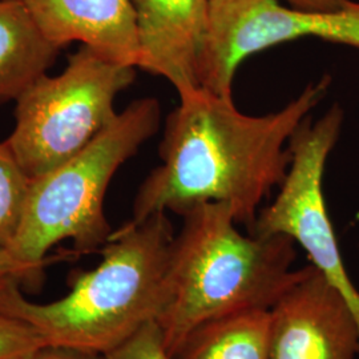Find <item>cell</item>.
Returning <instances> with one entry per match:
<instances>
[{
	"mask_svg": "<svg viewBox=\"0 0 359 359\" xmlns=\"http://www.w3.org/2000/svg\"><path fill=\"white\" fill-rule=\"evenodd\" d=\"M330 86L332 77L325 75L283 109L264 116L245 115L233 97L205 90L180 97L165 121L161 165L139 188L130 221L168 210L182 216L198 204L225 203L236 222L250 229L258 206L286 179L293 133Z\"/></svg>",
	"mask_w": 359,
	"mask_h": 359,
	"instance_id": "1",
	"label": "cell"
},
{
	"mask_svg": "<svg viewBox=\"0 0 359 359\" xmlns=\"http://www.w3.org/2000/svg\"><path fill=\"white\" fill-rule=\"evenodd\" d=\"M181 217L156 318L172 358L205 322L250 309L270 310L309 269H290L297 257L290 237L240 233L229 204H198Z\"/></svg>",
	"mask_w": 359,
	"mask_h": 359,
	"instance_id": "2",
	"label": "cell"
},
{
	"mask_svg": "<svg viewBox=\"0 0 359 359\" xmlns=\"http://www.w3.org/2000/svg\"><path fill=\"white\" fill-rule=\"evenodd\" d=\"M173 238L167 212L129 221L99 250L103 259L96 269L74 273L65 297L35 304L8 280L0 283V313L31 326L47 345L107 354L156 321Z\"/></svg>",
	"mask_w": 359,
	"mask_h": 359,
	"instance_id": "3",
	"label": "cell"
},
{
	"mask_svg": "<svg viewBox=\"0 0 359 359\" xmlns=\"http://www.w3.org/2000/svg\"><path fill=\"white\" fill-rule=\"evenodd\" d=\"M160 121L157 99L135 100L83 151L31 180L23 219L8 248L13 256L43 270L57 259L48 250L65 240L74 241L76 255L100 250L114 233L104 213L108 185Z\"/></svg>",
	"mask_w": 359,
	"mask_h": 359,
	"instance_id": "4",
	"label": "cell"
},
{
	"mask_svg": "<svg viewBox=\"0 0 359 359\" xmlns=\"http://www.w3.org/2000/svg\"><path fill=\"white\" fill-rule=\"evenodd\" d=\"M136 68L87 46L57 76L35 80L18 99L7 144L31 180L83 151L117 116L116 97L135 81Z\"/></svg>",
	"mask_w": 359,
	"mask_h": 359,
	"instance_id": "5",
	"label": "cell"
},
{
	"mask_svg": "<svg viewBox=\"0 0 359 359\" xmlns=\"http://www.w3.org/2000/svg\"><path fill=\"white\" fill-rule=\"evenodd\" d=\"M344 118V109L334 104L316 123L311 116L301 123L289 142L292 164L280 193L257 215L249 234H283L301 245L311 265L345 297L359 326V292L347 276L322 189L326 161L341 136Z\"/></svg>",
	"mask_w": 359,
	"mask_h": 359,
	"instance_id": "6",
	"label": "cell"
},
{
	"mask_svg": "<svg viewBox=\"0 0 359 359\" xmlns=\"http://www.w3.org/2000/svg\"><path fill=\"white\" fill-rule=\"evenodd\" d=\"M201 60V90L231 97L240 65L253 53L297 39L317 38L359 48V3L338 13H310L281 0H210Z\"/></svg>",
	"mask_w": 359,
	"mask_h": 359,
	"instance_id": "7",
	"label": "cell"
},
{
	"mask_svg": "<svg viewBox=\"0 0 359 359\" xmlns=\"http://www.w3.org/2000/svg\"><path fill=\"white\" fill-rule=\"evenodd\" d=\"M270 314V359H354L359 354V326L351 309L314 265Z\"/></svg>",
	"mask_w": 359,
	"mask_h": 359,
	"instance_id": "8",
	"label": "cell"
},
{
	"mask_svg": "<svg viewBox=\"0 0 359 359\" xmlns=\"http://www.w3.org/2000/svg\"><path fill=\"white\" fill-rule=\"evenodd\" d=\"M140 44L139 68L164 77L180 97L201 90L210 0H129Z\"/></svg>",
	"mask_w": 359,
	"mask_h": 359,
	"instance_id": "9",
	"label": "cell"
},
{
	"mask_svg": "<svg viewBox=\"0 0 359 359\" xmlns=\"http://www.w3.org/2000/svg\"><path fill=\"white\" fill-rule=\"evenodd\" d=\"M57 48L80 41L108 60L139 68L140 44L129 0H19Z\"/></svg>",
	"mask_w": 359,
	"mask_h": 359,
	"instance_id": "10",
	"label": "cell"
},
{
	"mask_svg": "<svg viewBox=\"0 0 359 359\" xmlns=\"http://www.w3.org/2000/svg\"><path fill=\"white\" fill-rule=\"evenodd\" d=\"M59 50L19 0H0V100L18 99L47 74Z\"/></svg>",
	"mask_w": 359,
	"mask_h": 359,
	"instance_id": "11",
	"label": "cell"
},
{
	"mask_svg": "<svg viewBox=\"0 0 359 359\" xmlns=\"http://www.w3.org/2000/svg\"><path fill=\"white\" fill-rule=\"evenodd\" d=\"M269 309H250L205 322L173 359H270Z\"/></svg>",
	"mask_w": 359,
	"mask_h": 359,
	"instance_id": "12",
	"label": "cell"
},
{
	"mask_svg": "<svg viewBox=\"0 0 359 359\" xmlns=\"http://www.w3.org/2000/svg\"><path fill=\"white\" fill-rule=\"evenodd\" d=\"M31 179L7 142H0V250L8 249L26 210Z\"/></svg>",
	"mask_w": 359,
	"mask_h": 359,
	"instance_id": "13",
	"label": "cell"
},
{
	"mask_svg": "<svg viewBox=\"0 0 359 359\" xmlns=\"http://www.w3.org/2000/svg\"><path fill=\"white\" fill-rule=\"evenodd\" d=\"M46 345L31 326L0 313V359H31Z\"/></svg>",
	"mask_w": 359,
	"mask_h": 359,
	"instance_id": "14",
	"label": "cell"
},
{
	"mask_svg": "<svg viewBox=\"0 0 359 359\" xmlns=\"http://www.w3.org/2000/svg\"><path fill=\"white\" fill-rule=\"evenodd\" d=\"M107 359H173L165 348L157 322L145 323L126 342L104 354Z\"/></svg>",
	"mask_w": 359,
	"mask_h": 359,
	"instance_id": "15",
	"label": "cell"
},
{
	"mask_svg": "<svg viewBox=\"0 0 359 359\" xmlns=\"http://www.w3.org/2000/svg\"><path fill=\"white\" fill-rule=\"evenodd\" d=\"M41 274L43 270L22 262L8 249L0 250V283L13 280L20 285H39Z\"/></svg>",
	"mask_w": 359,
	"mask_h": 359,
	"instance_id": "16",
	"label": "cell"
},
{
	"mask_svg": "<svg viewBox=\"0 0 359 359\" xmlns=\"http://www.w3.org/2000/svg\"><path fill=\"white\" fill-rule=\"evenodd\" d=\"M31 359H107L102 353L76 347L46 345L39 348Z\"/></svg>",
	"mask_w": 359,
	"mask_h": 359,
	"instance_id": "17",
	"label": "cell"
},
{
	"mask_svg": "<svg viewBox=\"0 0 359 359\" xmlns=\"http://www.w3.org/2000/svg\"><path fill=\"white\" fill-rule=\"evenodd\" d=\"M290 7L310 13H338L350 6L351 0H283Z\"/></svg>",
	"mask_w": 359,
	"mask_h": 359,
	"instance_id": "18",
	"label": "cell"
}]
</instances>
